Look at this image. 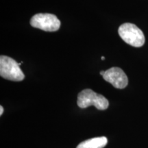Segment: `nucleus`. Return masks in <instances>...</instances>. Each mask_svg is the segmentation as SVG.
<instances>
[{"mask_svg":"<svg viewBox=\"0 0 148 148\" xmlns=\"http://www.w3.org/2000/svg\"><path fill=\"white\" fill-rule=\"evenodd\" d=\"M21 63H18L14 59L7 56H0V75L3 78L19 82L25 78V75L20 69Z\"/></svg>","mask_w":148,"mask_h":148,"instance_id":"1","label":"nucleus"},{"mask_svg":"<svg viewBox=\"0 0 148 148\" xmlns=\"http://www.w3.org/2000/svg\"><path fill=\"white\" fill-rule=\"evenodd\" d=\"M77 106L81 108H86L94 106L98 110H103L108 108L109 102L104 96L97 94L91 89H84L77 96Z\"/></svg>","mask_w":148,"mask_h":148,"instance_id":"2","label":"nucleus"},{"mask_svg":"<svg viewBox=\"0 0 148 148\" xmlns=\"http://www.w3.org/2000/svg\"><path fill=\"white\" fill-rule=\"evenodd\" d=\"M118 33L123 41L135 47H140L145 43V36L136 25L125 23L120 25Z\"/></svg>","mask_w":148,"mask_h":148,"instance_id":"3","label":"nucleus"},{"mask_svg":"<svg viewBox=\"0 0 148 148\" xmlns=\"http://www.w3.org/2000/svg\"><path fill=\"white\" fill-rule=\"evenodd\" d=\"M30 25L35 28H38L46 32H56L60 27V21L53 14L38 13L31 18Z\"/></svg>","mask_w":148,"mask_h":148,"instance_id":"4","label":"nucleus"},{"mask_svg":"<svg viewBox=\"0 0 148 148\" xmlns=\"http://www.w3.org/2000/svg\"><path fill=\"white\" fill-rule=\"evenodd\" d=\"M102 77L114 87L119 89L125 88L128 84V79L126 74L119 67H112L106 70Z\"/></svg>","mask_w":148,"mask_h":148,"instance_id":"5","label":"nucleus"},{"mask_svg":"<svg viewBox=\"0 0 148 148\" xmlns=\"http://www.w3.org/2000/svg\"><path fill=\"white\" fill-rule=\"evenodd\" d=\"M108 143V139L105 136H99L84 140L79 143L76 148H103Z\"/></svg>","mask_w":148,"mask_h":148,"instance_id":"6","label":"nucleus"},{"mask_svg":"<svg viewBox=\"0 0 148 148\" xmlns=\"http://www.w3.org/2000/svg\"><path fill=\"white\" fill-rule=\"evenodd\" d=\"M3 112V108L2 107V106H0V115H2Z\"/></svg>","mask_w":148,"mask_h":148,"instance_id":"7","label":"nucleus"},{"mask_svg":"<svg viewBox=\"0 0 148 148\" xmlns=\"http://www.w3.org/2000/svg\"><path fill=\"white\" fill-rule=\"evenodd\" d=\"M104 73H105V71H100V75H102V76H103V75L104 74Z\"/></svg>","mask_w":148,"mask_h":148,"instance_id":"8","label":"nucleus"},{"mask_svg":"<svg viewBox=\"0 0 148 148\" xmlns=\"http://www.w3.org/2000/svg\"><path fill=\"white\" fill-rule=\"evenodd\" d=\"M101 60H105V58H104V56H102V57H101Z\"/></svg>","mask_w":148,"mask_h":148,"instance_id":"9","label":"nucleus"}]
</instances>
